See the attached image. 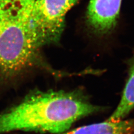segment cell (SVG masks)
<instances>
[{
	"label": "cell",
	"instance_id": "cell-6",
	"mask_svg": "<svg viewBox=\"0 0 134 134\" xmlns=\"http://www.w3.org/2000/svg\"><path fill=\"white\" fill-rule=\"evenodd\" d=\"M134 109V58L130 69L129 78L121 96L119 104L107 119L117 121L124 120Z\"/></svg>",
	"mask_w": 134,
	"mask_h": 134
},
{
	"label": "cell",
	"instance_id": "cell-5",
	"mask_svg": "<svg viewBox=\"0 0 134 134\" xmlns=\"http://www.w3.org/2000/svg\"><path fill=\"white\" fill-rule=\"evenodd\" d=\"M58 134H134V119L83 126Z\"/></svg>",
	"mask_w": 134,
	"mask_h": 134
},
{
	"label": "cell",
	"instance_id": "cell-7",
	"mask_svg": "<svg viewBox=\"0 0 134 134\" xmlns=\"http://www.w3.org/2000/svg\"><path fill=\"white\" fill-rule=\"evenodd\" d=\"M36 0H0V7H27L34 5Z\"/></svg>",
	"mask_w": 134,
	"mask_h": 134
},
{
	"label": "cell",
	"instance_id": "cell-3",
	"mask_svg": "<svg viewBox=\"0 0 134 134\" xmlns=\"http://www.w3.org/2000/svg\"><path fill=\"white\" fill-rule=\"evenodd\" d=\"M78 1L36 0L31 12L30 25L37 48L59 40L66 14Z\"/></svg>",
	"mask_w": 134,
	"mask_h": 134
},
{
	"label": "cell",
	"instance_id": "cell-2",
	"mask_svg": "<svg viewBox=\"0 0 134 134\" xmlns=\"http://www.w3.org/2000/svg\"><path fill=\"white\" fill-rule=\"evenodd\" d=\"M32 7H0V80L18 76L36 60L39 49L31 29Z\"/></svg>",
	"mask_w": 134,
	"mask_h": 134
},
{
	"label": "cell",
	"instance_id": "cell-1",
	"mask_svg": "<svg viewBox=\"0 0 134 134\" xmlns=\"http://www.w3.org/2000/svg\"><path fill=\"white\" fill-rule=\"evenodd\" d=\"M80 91H35L0 114V134L16 131L58 134L102 111Z\"/></svg>",
	"mask_w": 134,
	"mask_h": 134
},
{
	"label": "cell",
	"instance_id": "cell-4",
	"mask_svg": "<svg viewBox=\"0 0 134 134\" xmlns=\"http://www.w3.org/2000/svg\"><path fill=\"white\" fill-rule=\"evenodd\" d=\"M122 0H91L87 10V21L98 34L112 31L118 21Z\"/></svg>",
	"mask_w": 134,
	"mask_h": 134
}]
</instances>
